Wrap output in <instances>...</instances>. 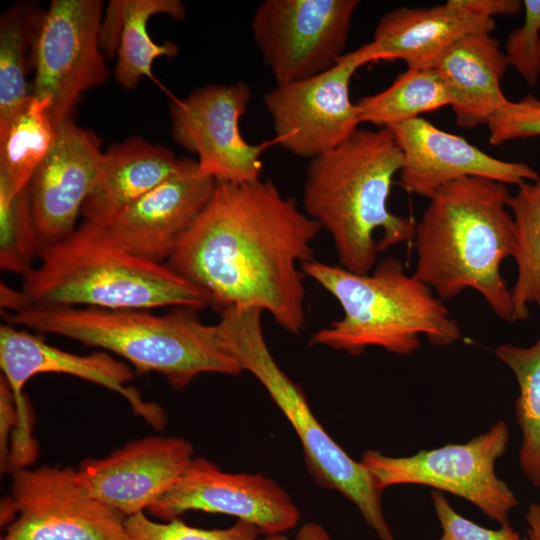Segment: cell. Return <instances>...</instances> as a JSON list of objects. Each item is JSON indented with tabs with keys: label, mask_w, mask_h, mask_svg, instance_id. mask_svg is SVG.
Here are the masks:
<instances>
[{
	"label": "cell",
	"mask_w": 540,
	"mask_h": 540,
	"mask_svg": "<svg viewBox=\"0 0 540 540\" xmlns=\"http://www.w3.org/2000/svg\"><path fill=\"white\" fill-rule=\"evenodd\" d=\"M321 226L275 184L217 182L206 208L167 265L206 292L212 306L271 314L291 334L305 323V273Z\"/></svg>",
	"instance_id": "obj_1"
},
{
	"label": "cell",
	"mask_w": 540,
	"mask_h": 540,
	"mask_svg": "<svg viewBox=\"0 0 540 540\" xmlns=\"http://www.w3.org/2000/svg\"><path fill=\"white\" fill-rule=\"evenodd\" d=\"M506 184L465 177L439 189L416 222L414 275L444 302L478 292L502 320L514 323L511 290L500 273L512 257L514 222Z\"/></svg>",
	"instance_id": "obj_2"
},
{
	"label": "cell",
	"mask_w": 540,
	"mask_h": 540,
	"mask_svg": "<svg viewBox=\"0 0 540 540\" xmlns=\"http://www.w3.org/2000/svg\"><path fill=\"white\" fill-rule=\"evenodd\" d=\"M402 163L388 128H358L342 144L310 160L304 210L331 235L341 267L370 273L380 252L413 240L415 220L387 207Z\"/></svg>",
	"instance_id": "obj_3"
},
{
	"label": "cell",
	"mask_w": 540,
	"mask_h": 540,
	"mask_svg": "<svg viewBox=\"0 0 540 540\" xmlns=\"http://www.w3.org/2000/svg\"><path fill=\"white\" fill-rule=\"evenodd\" d=\"M21 290L32 305L149 310L212 306L209 295L166 263L138 257L111 238L105 227L84 221L43 248Z\"/></svg>",
	"instance_id": "obj_4"
},
{
	"label": "cell",
	"mask_w": 540,
	"mask_h": 540,
	"mask_svg": "<svg viewBox=\"0 0 540 540\" xmlns=\"http://www.w3.org/2000/svg\"><path fill=\"white\" fill-rule=\"evenodd\" d=\"M198 309L176 307L163 315L147 310L31 305L2 311L6 323L52 333L112 352L138 372H156L182 389L204 373L237 376L243 370L220 346L215 324Z\"/></svg>",
	"instance_id": "obj_5"
},
{
	"label": "cell",
	"mask_w": 540,
	"mask_h": 540,
	"mask_svg": "<svg viewBox=\"0 0 540 540\" xmlns=\"http://www.w3.org/2000/svg\"><path fill=\"white\" fill-rule=\"evenodd\" d=\"M339 302L343 317L316 331L310 345L327 346L358 356L371 346L409 355L424 335L436 346L462 339L459 323L433 290L409 275L395 257L381 260L370 273L357 274L314 259L301 265Z\"/></svg>",
	"instance_id": "obj_6"
},
{
	"label": "cell",
	"mask_w": 540,
	"mask_h": 540,
	"mask_svg": "<svg viewBox=\"0 0 540 540\" xmlns=\"http://www.w3.org/2000/svg\"><path fill=\"white\" fill-rule=\"evenodd\" d=\"M220 312L215 324L220 346L243 371L257 378L283 412L302 444L314 480L352 502L380 540H395L383 514L384 489L327 433L311 411L302 389L277 364L263 334V311L231 306Z\"/></svg>",
	"instance_id": "obj_7"
},
{
	"label": "cell",
	"mask_w": 540,
	"mask_h": 540,
	"mask_svg": "<svg viewBox=\"0 0 540 540\" xmlns=\"http://www.w3.org/2000/svg\"><path fill=\"white\" fill-rule=\"evenodd\" d=\"M508 441V426L499 421L466 443L399 457L366 450L360 463L382 489L418 484L449 492L473 503L501 526L509 524V512L518 504L514 492L495 473V463L504 455Z\"/></svg>",
	"instance_id": "obj_8"
},
{
	"label": "cell",
	"mask_w": 540,
	"mask_h": 540,
	"mask_svg": "<svg viewBox=\"0 0 540 540\" xmlns=\"http://www.w3.org/2000/svg\"><path fill=\"white\" fill-rule=\"evenodd\" d=\"M1 503L2 540H129L126 516L91 497L76 469L41 466L11 473Z\"/></svg>",
	"instance_id": "obj_9"
},
{
	"label": "cell",
	"mask_w": 540,
	"mask_h": 540,
	"mask_svg": "<svg viewBox=\"0 0 540 540\" xmlns=\"http://www.w3.org/2000/svg\"><path fill=\"white\" fill-rule=\"evenodd\" d=\"M103 2L52 0L37 33L31 95L49 103L55 127L72 119L81 94L110 76L101 48Z\"/></svg>",
	"instance_id": "obj_10"
},
{
	"label": "cell",
	"mask_w": 540,
	"mask_h": 540,
	"mask_svg": "<svg viewBox=\"0 0 540 540\" xmlns=\"http://www.w3.org/2000/svg\"><path fill=\"white\" fill-rule=\"evenodd\" d=\"M379 61L371 41L345 53L327 71L297 82L276 85L264 96L275 142L310 160L342 144L360 123L349 86L363 65Z\"/></svg>",
	"instance_id": "obj_11"
},
{
	"label": "cell",
	"mask_w": 540,
	"mask_h": 540,
	"mask_svg": "<svg viewBox=\"0 0 540 540\" xmlns=\"http://www.w3.org/2000/svg\"><path fill=\"white\" fill-rule=\"evenodd\" d=\"M358 0H265L251 21L277 85L316 76L343 56Z\"/></svg>",
	"instance_id": "obj_12"
},
{
	"label": "cell",
	"mask_w": 540,
	"mask_h": 540,
	"mask_svg": "<svg viewBox=\"0 0 540 540\" xmlns=\"http://www.w3.org/2000/svg\"><path fill=\"white\" fill-rule=\"evenodd\" d=\"M245 82L208 84L169 103L174 141L198 156L202 173L217 182L240 184L260 179L261 155L272 142L249 144L239 122L251 100Z\"/></svg>",
	"instance_id": "obj_13"
},
{
	"label": "cell",
	"mask_w": 540,
	"mask_h": 540,
	"mask_svg": "<svg viewBox=\"0 0 540 540\" xmlns=\"http://www.w3.org/2000/svg\"><path fill=\"white\" fill-rule=\"evenodd\" d=\"M188 511L234 516L255 525L262 535L295 528L300 512L289 494L260 473H227L215 463L194 457L174 485L148 509L165 521Z\"/></svg>",
	"instance_id": "obj_14"
},
{
	"label": "cell",
	"mask_w": 540,
	"mask_h": 540,
	"mask_svg": "<svg viewBox=\"0 0 540 540\" xmlns=\"http://www.w3.org/2000/svg\"><path fill=\"white\" fill-rule=\"evenodd\" d=\"M0 368L17 405L19 423L15 431L22 438L31 436V415L23 388L33 376L62 373L103 386L123 396L135 415L160 430L166 424L163 409L145 401L137 389L127 386L134 371L127 363L106 351L78 355L49 345L41 334H31L9 323L0 326Z\"/></svg>",
	"instance_id": "obj_15"
},
{
	"label": "cell",
	"mask_w": 540,
	"mask_h": 540,
	"mask_svg": "<svg viewBox=\"0 0 540 540\" xmlns=\"http://www.w3.org/2000/svg\"><path fill=\"white\" fill-rule=\"evenodd\" d=\"M194 448L178 436L133 440L100 459L83 461L78 484L93 498L126 517L147 509L166 493L192 462Z\"/></svg>",
	"instance_id": "obj_16"
},
{
	"label": "cell",
	"mask_w": 540,
	"mask_h": 540,
	"mask_svg": "<svg viewBox=\"0 0 540 540\" xmlns=\"http://www.w3.org/2000/svg\"><path fill=\"white\" fill-rule=\"evenodd\" d=\"M217 181L182 157L170 177L125 208L106 228L128 252L165 264L211 200Z\"/></svg>",
	"instance_id": "obj_17"
},
{
	"label": "cell",
	"mask_w": 540,
	"mask_h": 540,
	"mask_svg": "<svg viewBox=\"0 0 540 540\" xmlns=\"http://www.w3.org/2000/svg\"><path fill=\"white\" fill-rule=\"evenodd\" d=\"M100 138L72 119L56 127L55 141L29 183L42 249L71 234L97 182L103 157Z\"/></svg>",
	"instance_id": "obj_18"
},
{
	"label": "cell",
	"mask_w": 540,
	"mask_h": 540,
	"mask_svg": "<svg viewBox=\"0 0 540 540\" xmlns=\"http://www.w3.org/2000/svg\"><path fill=\"white\" fill-rule=\"evenodd\" d=\"M387 128L403 155L400 184L421 197L430 199L445 185L465 177H484L517 186L540 178L528 164L492 157L422 117Z\"/></svg>",
	"instance_id": "obj_19"
},
{
	"label": "cell",
	"mask_w": 540,
	"mask_h": 540,
	"mask_svg": "<svg viewBox=\"0 0 540 540\" xmlns=\"http://www.w3.org/2000/svg\"><path fill=\"white\" fill-rule=\"evenodd\" d=\"M492 18L473 14L455 0L429 8L401 7L378 21L372 42L379 60H402L408 68H433L438 58L462 37L491 33Z\"/></svg>",
	"instance_id": "obj_20"
},
{
	"label": "cell",
	"mask_w": 540,
	"mask_h": 540,
	"mask_svg": "<svg viewBox=\"0 0 540 540\" xmlns=\"http://www.w3.org/2000/svg\"><path fill=\"white\" fill-rule=\"evenodd\" d=\"M508 66L499 41L488 32L462 37L438 58L433 68L449 93L459 127L488 125L507 104L500 84Z\"/></svg>",
	"instance_id": "obj_21"
},
{
	"label": "cell",
	"mask_w": 540,
	"mask_h": 540,
	"mask_svg": "<svg viewBox=\"0 0 540 540\" xmlns=\"http://www.w3.org/2000/svg\"><path fill=\"white\" fill-rule=\"evenodd\" d=\"M182 158L140 136L103 152L97 182L84 203L86 221L107 227L125 208L170 177Z\"/></svg>",
	"instance_id": "obj_22"
},
{
	"label": "cell",
	"mask_w": 540,
	"mask_h": 540,
	"mask_svg": "<svg viewBox=\"0 0 540 540\" xmlns=\"http://www.w3.org/2000/svg\"><path fill=\"white\" fill-rule=\"evenodd\" d=\"M122 27L117 46L114 76L118 84L134 89L143 77L155 80L153 62L159 57L172 58L178 54V46L170 41L158 44L148 33L149 19L165 14L182 21L186 10L179 0H119Z\"/></svg>",
	"instance_id": "obj_23"
},
{
	"label": "cell",
	"mask_w": 540,
	"mask_h": 540,
	"mask_svg": "<svg viewBox=\"0 0 540 540\" xmlns=\"http://www.w3.org/2000/svg\"><path fill=\"white\" fill-rule=\"evenodd\" d=\"M44 11L37 5L18 2L0 17V131L31 98L26 80L28 60L32 61L34 45Z\"/></svg>",
	"instance_id": "obj_24"
},
{
	"label": "cell",
	"mask_w": 540,
	"mask_h": 540,
	"mask_svg": "<svg viewBox=\"0 0 540 540\" xmlns=\"http://www.w3.org/2000/svg\"><path fill=\"white\" fill-rule=\"evenodd\" d=\"M49 103L31 95L27 104L0 131V187L11 194L26 188L56 137Z\"/></svg>",
	"instance_id": "obj_25"
},
{
	"label": "cell",
	"mask_w": 540,
	"mask_h": 540,
	"mask_svg": "<svg viewBox=\"0 0 540 540\" xmlns=\"http://www.w3.org/2000/svg\"><path fill=\"white\" fill-rule=\"evenodd\" d=\"M508 208L515 232L512 257L517 275L510 290L517 322L529 318L532 304L540 312V178L519 185L508 200Z\"/></svg>",
	"instance_id": "obj_26"
},
{
	"label": "cell",
	"mask_w": 540,
	"mask_h": 540,
	"mask_svg": "<svg viewBox=\"0 0 540 540\" xmlns=\"http://www.w3.org/2000/svg\"><path fill=\"white\" fill-rule=\"evenodd\" d=\"M450 103L449 93L434 68H408L389 87L355 104L360 123L387 128Z\"/></svg>",
	"instance_id": "obj_27"
},
{
	"label": "cell",
	"mask_w": 540,
	"mask_h": 540,
	"mask_svg": "<svg viewBox=\"0 0 540 540\" xmlns=\"http://www.w3.org/2000/svg\"><path fill=\"white\" fill-rule=\"evenodd\" d=\"M494 353L516 377V419L522 431L520 466L528 480L540 487V337L528 347L500 344Z\"/></svg>",
	"instance_id": "obj_28"
},
{
	"label": "cell",
	"mask_w": 540,
	"mask_h": 540,
	"mask_svg": "<svg viewBox=\"0 0 540 540\" xmlns=\"http://www.w3.org/2000/svg\"><path fill=\"white\" fill-rule=\"evenodd\" d=\"M42 250L29 185L16 194L0 187V268L25 277Z\"/></svg>",
	"instance_id": "obj_29"
},
{
	"label": "cell",
	"mask_w": 540,
	"mask_h": 540,
	"mask_svg": "<svg viewBox=\"0 0 540 540\" xmlns=\"http://www.w3.org/2000/svg\"><path fill=\"white\" fill-rule=\"evenodd\" d=\"M125 527L129 540H258L262 535L255 525L241 520L227 528L203 529L180 518L156 522L145 511L127 517Z\"/></svg>",
	"instance_id": "obj_30"
},
{
	"label": "cell",
	"mask_w": 540,
	"mask_h": 540,
	"mask_svg": "<svg viewBox=\"0 0 540 540\" xmlns=\"http://www.w3.org/2000/svg\"><path fill=\"white\" fill-rule=\"evenodd\" d=\"M522 5L524 22L509 33L504 53L508 65L535 86L540 77V0H524Z\"/></svg>",
	"instance_id": "obj_31"
},
{
	"label": "cell",
	"mask_w": 540,
	"mask_h": 540,
	"mask_svg": "<svg viewBox=\"0 0 540 540\" xmlns=\"http://www.w3.org/2000/svg\"><path fill=\"white\" fill-rule=\"evenodd\" d=\"M487 126L492 145L540 136V99L525 95L518 101L509 100Z\"/></svg>",
	"instance_id": "obj_32"
},
{
	"label": "cell",
	"mask_w": 540,
	"mask_h": 540,
	"mask_svg": "<svg viewBox=\"0 0 540 540\" xmlns=\"http://www.w3.org/2000/svg\"><path fill=\"white\" fill-rule=\"evenodd\" d=\"M431 500L443 531L436 540H521L509 524L494 530L461 516L452 508L442 491L432 490Z\"/></svg>",
	"instance_id": "obj_33"
},
{
	"label": "cell",
	"mask_w": 540,
	"mask_h": 540,
	"mask_svg": "<svg viewBox=\"0 0 540 540\" xmlns=\"http://www.w3.org/2000/svg\"><path fill=\"white\" fill-rule=\"evenodd\" d=\"M19 423V415L13 392L6 381L0 376V465L1 471H9L10 447L9 437L13 436Z\"/></svg>",
	"instance_id": "obj_34"
},
{
	"label": "cell",
	"mask_w": 540,
	"mask_h": 540,
	"mask_svg": "<svg viewBox=\"0 0 540 540\" xmlns=\"http://www.w3.org/2000/svg\"><path fill=\"white\" fill-rule=\"evenodd\" d=\"M465 10L484 17L492 18L498 15H515L522 5L519 0H455Z\"/></svg>",
	"instance_id": "obj_35"
},
{
	"label": "cell",
	"mask_w": 540,
	"mask_h": 540,
	"mask_svg": "<svg viewBox=\"0 0 540 540\" xmlns=\"http://www.w3.org/2000/svg\"><path fill=\"white\" fill-rule=\"evenodd\" d=\"M0 301L2 311L11 313L24 310L32 305L21 289L16 290L3 283L0 286Z\"/></svg>",
	"instance_id": "obj_36"
},
{
	"label": "cell",
	"mask_w": 540,
	"mask_h": 540,
	"mask_svg": "<svg viewBox=\"0 0 540 540\" xmlns=\"http://www.w3.org/2000/svg\"><path fill=\"white\" fill-rule=\"evenodd\" d=\"M294 540H334L328 531L319 523L307 522L302 524Z\"/></svg>",
	"instance_id": "obj_37"
},
{
	"label": "cell",
	"mask_w": 540,
	"mask_h": 540,
	"mask_svg": "<svg viewBox=\"0 0 540 540\" xmlns=\"http://www.w3.org/2000/svg\"><path fill=\"white\" fill-rule=\"evenodd\" d=\"M527 529L523 540H540V504L531 503L525 515Z\"/></svg>",
	"instance_id": "obj_38"
},
{
	"label": "cell",
	"mask_w": 540,
	"mask_h": 540,
	"mask_svg": "<svg viewBox=\"0 0 540 540\" xmlns=\"http://www.w3.org/2000/svg\"><path fill=\"white\" fill-rule=\"evenodd\" d=\"M258 540H288V538L284 534H271L263 535L262 537H259Z\"/></svg>",
	"instance_id": "obj_39"
}]
</instances>
